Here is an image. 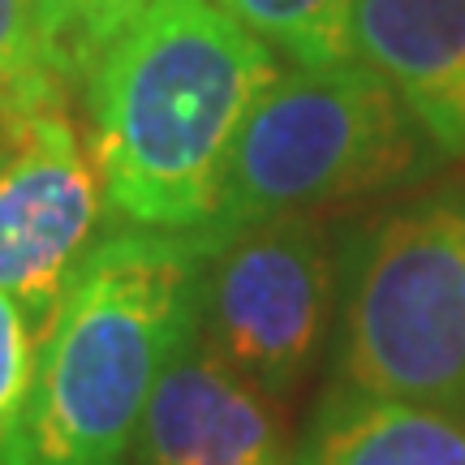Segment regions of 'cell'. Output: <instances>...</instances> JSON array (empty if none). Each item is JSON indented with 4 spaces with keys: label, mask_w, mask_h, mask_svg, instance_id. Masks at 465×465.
Here are the masks:
<instances>
[{
    "label": "cell",
    "mask_w": 465,
    "mask_h": 465,
    "mask_svg": "<svg viewBox=\"0 0 465 465\" xmlns=\"http://www.w3.org/2000/svg\"><path fill=\"white\" fill-rule=\"evenodd\" d=\"M14 130H17V116L14 108L0 100V160H5V151H9V143H14Z\"/></svg>",
    "instance_id": "5bb4252c"
},
{
    "label": "cell",
    "mask_w": 465,
    "mask_h": 465,
    "mask_svg": "<svg viewBox=\"0 0 465 465\" xmlns=\"http://www.w3.org/2000/svg\"><path fill=\"white\" fill-rule=\"evenodd\" d=\"M39 328L9 293H0V465H26V422H31L35 371H39Z\"/></svg>",
    "instance_id": "7c38bea8"
},
{
    "label": "cell",
    "mask_w": 465,
    "mask_h": 465,
    "mask_svg": "<svg viewBox=\"0 0 465 465\" xmlns=\"http://www.w3.org/2000/svg\"><path fill=\"white\" fill-rule=\"evenodd\" d=\"M440 164L431 138L362 61L281 65L237 134L220 207L199 232L414 190Z\"/></svg>",
    "instance_id": "277c9868"
},
{
    "label": "cell",
    "mask_w": 465,
    "mask_h": 465,
    "mask_svg": "<svg viewBox=\"0 0 465 465\" xmlns=\"http://www.w3.org/2000/svg\"><path fill=\"white\" fill-rule=\"evenodd\" d=\"M250 35H259L284 65L349 61L353 0H216Z\"/></svg>",
    "instance_id": "30bf717a"
},
{
    "label": "cell",
    "mask_w": 465,
    "mask_h": 465,
    "mask_svg": "<svg viewBox=\"0 0 465 465\" xmlns=\"http://www.w3.org/2000/svg\"><path fill=\"white\" fill-rule=\"evenodd\" d=\"M194 323L272 401L298 397L336 328V237L311 212L190 232Z\"/></svg>",
    "instance_id": "5b68a950"
},
{
    "label": "cell",
    "mask_w": 465,
    "mask_h": 465,
    "mask_svg": "<svg viewBox=\"0 0 465 465\" xmlns=\"http://www.w3.org/2000/svg\"><path fill=\"white\" fill-rule=\"evenodd\" d=\"M293 465H465V414L328 383Z\"/></svg>",
    "instance_id": "9c48e42d"
},
{
    "label": "cell",
    "mask_w": 465,
    "mask_h": 465,
    "mask_svg": "<svg viewBox=\"0 0 465 465\" xmlns=\"http://www.w3.org/2000/svg\"><path fill=\"white\" fill-rule=\"evenodd\" d=\"M332 380L465 414V182L414 185L336 237Z\"/></svg>",
    "instance_id": "3957f363"
},
{
    "label": "cell",
    "mask_w": 465,
    "mask_h": 465,
    "mask_svg": "<svg viewBox=\"0 0 465 465\" xmlns=\"http://www.w3.org/2000/svg\"><path fill=\"white\" fill-rule=\"evenodd\" d=\"M281 56L216 0H147L78 83L83 134L125 229L199 232Z\"/></svg>",
    "instance_id": "6da1fadb"
},
{
    "label": "cell",
    "mask_w": 465,
    "mask_h": 465,
    "mask_svg": "<svg viewBox=\"0 0 465 465\" xmlns=\"http://www.w3.org/2000/svg\"><path fill=\"white\" fill-rule=\"evenodd\" d=\"M281 401L237 375L190 323L147 401L130 465H293Z\"/></svg>",
    "instance_id": "52a82bcc"
},
{
    "label": "cell",
    "mask_w": 465,
    "mask_h": 465,
    "mask_svg": "<svg viewBox=\"0 0 465 465\" xmlns=\"http://www.w3.org/2000/svg\"><path fill=\"white\" fill-rule=\"evenodd\" d=\"M349 56L392 86L444 160H465V0H353Z\"/></svg>",
    "instance_id": "ba28073f"
},
{
    "label": "cell",
    "mask_w": 465,
    "mask_h": 465,
    "mask_svg": "<svg viewBox=\"0 0 465 465\" xmlns=\"http://www.w3.org/2000/svg\"><path fill=\"white\" fill-rule=\"evenodd\" d=\"M39 5H44V17H48L56 69H61L69 95H74L78 83H83V74L91 69V61L108 48V39L147 0H39Z\"/></svg>",
    "instance_id": "4fadbf2b"
},
{
    "label": "cell",
    "mask_w": 465,
    "mask_h": 465,
    "mask_svg": "<svg viewBox=\"0 0 465 465\" xmlns=\"http://www.w3.org/2000/svg\"><path fill=\"white\" fill-rule=\"evenodd\" d=\"M190 323V232L116 224L39 341L26 465H130L147 401Z\"/></svg>",
    "instance_id": "7a4b0ae2"
},
{
    "label": "cell",
    "mask_w": 465,
    "mask_h": 465,
    "mask_svg": "<svg viewBox=\"0 0 465 465\" xmlns=\"http://www.w3.org/2000/svg\"><path fill=\"white\" fill-rule=\"evenodd\" d=\"M0 100L14 108V116L69 104L39 0H0Z\"/></svg>",
    "instance_id": "8fae6325"
},
{
    "label": "cell",
    "mask_w": 465,
    "mask_h": 465,
    "mask_svg": "<svg viewBox=\"0 0 465 465\" xmlns=\"http://www.w3.org/2000/svg\"><path fill=\"white\" fill-rule=\"evenodd\" d=\"M113 229L100 168L69 104L17 116L0 160V293L31 315L39 336Z\"/></svg>",
    "instance_id": "8992f818"
}]
</instances>
